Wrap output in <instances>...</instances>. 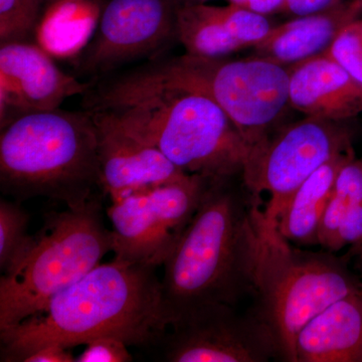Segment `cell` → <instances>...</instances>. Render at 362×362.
<instances>
[{
    "label": "cell",
    "mask_w": 362,
    "mask_h": 362,
    "mask_svg": "<svg viewBox=\"0 0 362 362\" xmlns=\"http://www.w3.org/2000/svg\"><path fill=\"white\" fill-rule=\"evenodd\" d=\"M0 188L16 202L47 197L82 206L102 188L96 124L89 111L18 117L0 133Z\"/></svg>",
    "instance_id": "cell-4"
},
{
    "label": "cell",
    "mask_w": 362,
    "mask_h": 362,
    "mask_svg": "<svg viewBox=\"0 0 362 362\" xmlns=\"http://www.w3.org/2000/svg\"><path fill=\"white\" fill-rule=\"evenodd\" d=\"M359 26H361V30L362 33V16L361 18H359Z\"/></svg>",
    "instance_id": "cell-31"
},
{
    "label": "cell",
    "mask_w": 362,
    "mask_h": 362,
    "mask_svg": "<svg viewBox=\"0 0 362 362\" xmlns=\"http://www.w3.org/2000/svg\"><path fill=\"white\" fill-rule=\"evenodd\" d=\"M30 216L18 202L0 201V269L8 273L32 249L35 235H28Z\"/></svg>",
    "instance_id": "cell-20"
},
{
    "label": "cell",
    "mask_w": 362,
    "mask_h": 362,
    "mask_svg": "<svg viewBox=\"0 0 362 362\" xmlns=\"http://www.w3.org/2000/svg\"><path fill=\"white\" fill-rule=\"evenodd\" d=\"M177 7L173 0H109L76 57V71L101 77L157 54L176 37Z\"/></svg>",
    "instance_id": "cell-10"
},
{
    "label": "cell",
    "mask_w": 362,
    "mask_h": 362,
    "mask_svg": "<svg viewBox=\"0 0 362 362\" xmlns=\"http://www.w3.org/2000/svg\"><path fill=\"white\" fill-rule=\"evenodd\" d=\"M164 357L170 362H266L279 359L275 338L254 311L228 304L192 312L170 326Z\"/></svg>",
    "instance_id": "cell-11"
},
{
    "label": "cell",
    "mask_w": 362,
    "mask_h": 362,
    "mask_svg": "<svg viewBox=\"0 0 362 362\" xmlns=\"http://www.w3.org/2000/svg\"><path fill=\"white\" fill-rule=\"evenodd\" d=\"M42 9L40 0H0V42H28Z\"/></svg>",
    "instance_id": "cell-21"
},
{
    "label": "cell",
    "mask_w": 362,
    "mask_h": 362,
    "mask_svg": "<svg viewBox=\"0 0 362 362\" xmlns=\"http://www.w3.org/2000/svg\"><path fill=\"white\" fill-rule=\"evenodd\" d=\"M362 16V0H337L316 13L273 25L252 47L255 56L290 66L327 51L340 32Z\"/></svg>",
    "instance_id": "cell-15"
},
{
    "label": "cell",
    "mask_w": 362,
    "mask_h": 362,
    "mask_svg": "<svg viewBox=\"0 0 362 362\" xmlns=\"http://www.w3.org/2000/svg\"><path fill=\"white\" fill-rule=\"evenodd\" d=\"M113 251L99 199L51 213L35 233L32 249L0 278V329L39 313Z\"/></svg>",
    "instance_id": "cell-6"
},
{
    "label": "cell",
    "mask_w": 362,
    "mask_h": 362,
    "mask_svg": "<svg viewBox=\"0 0 362 362\" xmlns=\"http://www.w3.org/2000/svg\"><path fill=\"white\" fill-rule=\"evenodd\" d=\"M68 1H71V0H40L42 4V8H45V7H52L56 6V4Z\"/></svg>",
    "instance_id": "cell-30"
},
{
    "label": "cell",
    "mask_w": 362,
    "mask_h": 362,
    "mask_svg": "<svg viewBox=\"0 0 362 362\" xmlns=\"http://www.w3.org/2000/svg\"><path fill=\"white\" fill-rule=\"evenodd\" d=\"M344 122L305 116L281 126L247 162L243 181L259 199L266 225L277 226L279 214L293 192L309 176L333 158L354 150Z\"/></svg>",
    "instance_id": "cell-8"
},
{
    "label": "cell",
    "mask_w": 362,
    "mask_h": 362,
    "mask_svg": "<svg viewBox=\"0 0 362 362\" xmlns=\"http://www.w3.org/2000/svg\"><path fill=\"white\" fill-rule=\"evenodd\" d=\"M170 327L156 268L114 259L98 265L47 306L0 329L1 361L23 362L47 345L71 349L100 337L145 345Z\"/></svg>",
    "instance_id": "cell-1"
},
{
    "label": "cell",
    "mask_w": 362,
    "mask_h": 362,
    "mask_svg": "<svg viewBox=\"0 0 362 362\" xmlns=\"http://www.w3.org/2000/svg\"><path fill=\"white\" fill-rule=\"evenodd\" d=\"M90 86L62 71L39 45L0 44L1 128L25 114L58 109L68 98L86 94Z\"/></svg>",
    "instance_id": "cell-12"
},
{
    "label": "cell",
    "mask_w": 362,
    "mask_h": 362,
    "mask_svg": "<svg viewBox=\"0 0 362 362\" xmlns=\"http://www.w3.org/2000/svg\"><path fill=\"white\" fill-rule=\"evenodd\" d=\"M335 1L337 0H286L285 13L293 16H305L322 11Z\"/></svg>",
    "instance_id": "cell-27"
},
{
    "label": "cell",
    "mask_w": 362,
    "mask_h": 362,
    "mask_svg": "<svg viewBox=\"0 0 362 362\" xmlns=\"http://www.w3.org/2000/svg\"><path fill=\"white\" fill-rule=\"evenodd\" d=\"M361 290L346 255L293 247L277 226L264 223L262 213L252 311L275 338L279 361L297 362L302 328L330 304Z\"/></svg>",
    "instance_id": "cell-5"
},
{
    "label": "cell",
    "mask_w": 362,
    "mask_h": 362,
    "mask_svg": "<svg viewBox=\"0 0 362 362\" xmlns=\"http://www.w3.org/2000/svg\"><path fill=\"white\" fill-rule=\"evenodd\" d=\"M361 158L362 159V156L361 157Z\"/></svg>",
    "instance_id": "cell-32"
},
{
    "label": "cell",
    "mask_w": 362,
    "mask_h": 362,
    "mask_svg": "<svg viewBox=\"0 0 362 362\" xmlns=\"http://www.w3.org/2000/svg\"><path fill=\"white\" fill-rule=\"evenodd\" d=\"M218 11L233 37L245 49L256 47L266 39L273 28L268 16L240 6L228 4L226 6H218Z\"/></svg>",
    "instance_id": "cell-22"
},
{
    "label": "cell",
    "mask_w": 362,
    "mask_h": 362,
    "mask_svg": "<svg viewBox=\"0 0 362 362\" xmlns=\"http://www.w3.org/2000/svg\"><path fill=\"white\" fill-rule=\"evenodd\" d=\"M178 6H187V4H206L211 0H173Z\"/></svg>",
    "instance_id": "cell-29"
},
{
    "label": "cell",
    "mask_w": 362,
    "mask_h": 362,
    "mask_svg": "<svg viewBox=\"0 0 362 362\" xmlns=\"http://www.w3.org/2000/svg\"><path fill=\"white\" fill-rule=\"evenodd\" d=\"M346 257L352 271L356 273L362 284V240L350 246Z\"/></svg>",
    "instance_id": "cell-28"
},
{
    "label": "cell",
    "mask_w": 362,
    "mask_h": 362,
    "mask_svg": "<svg viewBox=\"0 0 362 362\" xmlns=\"http://www.w3.org/2000/svg\"><path fill=\"white\" fill-rule=\"evenodd\" d=\"M211 178L187 175L112 202L114 259L164 265L197 213Z\"/></svg>",
    "instance_id": "cell-9"
},
{
    "label": "cell",
    "mask_w": 362,
    "mask_h": 362,
    "mask_svg": "<svg viewBox=\"0 0 362 362\" xmlns=\"http://www.w3.org/2000/svg\"><path fill=\"white\" fill-rule=\"evenodd\" d=\"M228 2L265 16L286 11V0H228Z\"/></svg>",
    "instance_id": "cell-25"
},
{
    "label": "cell",
    "mask_w": 362,
    "mask_h": 362,
    "mask_svg": "<svg viewBox=\"0 0 362 362\" xmlns=\"http://www.w3.org/2000/svg\"><path fill=\"white\" fill-rule=\"evenodd\" d=\"M325 52L362 87V33L359 18L345 26Z\"/></svg>",
    "instance_id": "cell-23"
},
{
    "label": "cell",
    "mask_w": 362,
    "mask_h": 362,
    "mask_svg": "<svg viewBox=\"0 0 362 362\" xmlns=\"http://www.w3.org/2000/svg\"><path fill=\"white\" fill-rule=\"evenodd\" d=\"M290 107L345 122L362 113V87L324 52L288 66Z\"/></svg>",
    "instance_id": "cell-14"
},
{
    "label": "cell",
    "mask_w": 362,
    "mask_h": 362,
    "mask_svg": "<svg viewBox=\"0 0 362 362\" xmlns=\"http://www.w3.org/2000/svg\"><path fill=\"white\" fill-rule=\"evenodd\" d=\"M140 70L213 100L239 129L251 156L280 128L290 107L288 66L258 56L232 59L185 54Z\"/></svg>",
    "instance_id": "cell-7"
},
{
    "label": "cell",
    "mask_w": 362,
    "mask_h": 362,
    "mask_svg": "<svg viewBox=\"0 0 362 362\" xmlns=\"http://www.w3.org/2000/svg\"><path fill=\"white\" fill-rule=\"evenodd\" d=\"M76 357L69 349L59 345H47L25 357L23 362H74Z\"/></svg>",
    "instance_id": "cell-26"
},
{
    "label": "cell",
    "mask_w": 362,
    "mask_h": 362,
    "mask_svg": "<svg viewBox=\"0 0 362 362\" xmlns=\"http://www.w3.org/2000/svg\"><path fill=\"white\" fill-rule=\"evenodd\" d=\"M86 110L101 112L157 147L188 175L242 177L252 150L213 100L141 70L86 93Z\"/></svg>",
    "instance_id": "cell-2"
},
{
    "label": "cell",
    "mask_w": 362,
    "mask_h": 362,
    "mask_svg": "<svg viewBox=\"0 0 362 362\" xmlns=\"http://www.w3.org/2000/svg\"><path fill=\"white\" fill-rule=\"evenodd\" d=\"M96 124L102 188L111 202L181 180L188 173L110 116L90 111Z\"/></svg>",
    "instance_id": "cell-13"
},
{
    "label": "cell",
    "mask_w": 362,
    "mask_h": 362,
    "mask_svg": "<svg viewBox=\"0 0 362 362\" xmlns=\"http://www.w3.org/2000/svg\"><path fill=\"white\" fill-rule=\"evenodd\" d=\"M297 362H362V290L311 319L296 340Z\"/></svg>",
    "instance_id": "cell-16"
},
{
    "label": "cell",
    "mask_w": 362,
    "mask_h": 362,
    "mask_svg": "<svg viewBox=\"0 0 362 362\" xmlns=\"http://www.w3.org/2000/svg\"><path fill=\"white\" fill-rule=\"evenodd\" d=\"M128 345L115 337H100L86 344V349L76 357L77 362H129L133 357Z\"/></svg>",
    "instance_id": "cell-24"
},
{
    "label": "cell",
    "mask_w": 362,
    "mask_h": 362,
    "mask_svg": "<svg viewBox=\"0 0 362 362\" xmlns=\"http://www.w3.org/2000/svg\"><path fill=\"white\" fill-rule=\"evenodd\" d=\"M240 177L214 180L164 263L162 296L170 326L202 307L235 306L254 293L262 201Z\"/></svg>",
    "instance_id": "cell-3"
},
{
    "label": "cell",
    "mask_w": 362,
    "mask_h": 362,
    "mask_svg": "<svg viewBox=\"0 0 362 362\" xmlns=\"http://www.w3.org/2000/svg\"><path fill=\"white\" fill-rule=\"evenodd\" d=\"M362 204V159L351 157L338 173L319 233V246L332 252L340 223Z\"/></svg>",
    "instance_id": "cell-19"
},
{
    "label": "cell",
    "mask_w": 362,
    "mask_h": 362,
    "mask_svg": "<svg viewBox=\"0 0 362 362\" xmlns=\"http://www.w3.org/2000/svg\"><path fill=\"white\" fill-rule=\"evenodd\" d=\"M176 39L185 54L202 58H226L245 47L233 37L218 6L187 4L176 11Z\"/></svg>",
    "instance_id": "cell-18"
},
{
    "label": "cell",
    "mask_w": 362,
    "mask_h": 362,
    "mask_svg": "<svg viewBox=\"0 0 362 362\" xmlns=\"http://www.w3.org/2000/svg\"><path fill=\"white\" fill-rule=\"evenodd\" d=\"M356 156L354 150L328 161L293 192L279 214L277 230L300 246H319L324 214L340 169Z\"/></svg>",
    "instance_id": "cell-17"
}]
</instances>
